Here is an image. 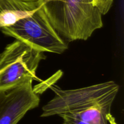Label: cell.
Segmentation results:
<instances>
[{
    "label": "cell",
    "instance_id": "cell-5",
    "mask_svg": "<svg viewBox=\"0 0 124 124\" xmlns=\"http://www.w3.org/2000/svg\"><path fill=\"white\" fill-rule=\"evenodd\" d=\"M33 80L27 78L0 90V124H17L29 111L38 106L40 98Z\"/></svg>",
    "mask_w": 124,
    "mask_h": 124
},
{
    "label": "cell",
    "instance_id": "cell-3",
    "mask_svg": "<svg viewBox=\"0 0 124 124\" xmlns=\"http://www.w3.org/2000/svg\"><path fill=\"white\" fill-rule=\"evenodd\" d=\"M0 30L4 35L43 52L61 54L68 48L67 43L54 30L41 6L12 25Z\"/></svg>",
    "mask_w": 124,
    "mask_h": 124
},
{
    "label": "cell",
    "instance_id": "cell-4",
    "mask_svg": "<svg viewBox=\"0 0 124 124\" xmlns=\"http://www.w3.org/2000/svg\"><path fill=\"white\" fill-rule=\"evenodd\" d=\"M46 56L42 51L16 40L0 53V90L27 78L37 79L36 72Z\"/></svg>",
    "mask_w": 124,
    "mask_h": 124
},
{
    "label": "cell",
    "instance_id": "cell-2",
    "mask_svg": "<svg viewBox=\"0 0 124 124\" xmlns=\"http://www.w3.org/2000/svg\"><path fill=\"white\" fill-rule=\"evenodd\" d=\"M54 96L42 108V117L73 113L91 108H99L111 114L113 101L119 90L114 81H108L75 89L52 86Z\"/></svg>",
    "mask_w": 124,
    "mask_h": 124
},
{
    "label": "cell",
    "instance_id": "cell-1",
    "mask_svg": "<svg viewBox=\"0 0 124 124\" xmlns=\"http://www.w3.org/2000/svg\"><path fill=\"white\" fill-rule=\"evenodd\" d=\"M48 21L65 41L87 40L103 26L102 15L114 0H38Z\"/></svg>",
    "mask_w": 124,
    "mask_h": 124
},
{
    "label": "cell",
    "instance_id": "cell-6",
    "mask_svg": "<svg viewBox=\"0 0 124 124\" xmlns=\"http://www.w3.org/2000/svg\"><path fill=\"white\" fill-rule=\"evenodd\" d=\"M59 117L63 119V122L62 124H90L68 115H61Z\"/></svg>",
    "mask_w": 124,
    "mask_h": 124
}]
</instances>
